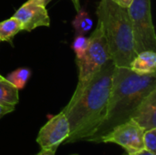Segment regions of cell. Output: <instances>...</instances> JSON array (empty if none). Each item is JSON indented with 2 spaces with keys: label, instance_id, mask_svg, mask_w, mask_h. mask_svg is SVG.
Wrapping results in <instances>:
<instances>
[{
  "label": "cell",
  "instance_id": "cell-1",
  "mask_svg": "<svg viewBox=\"0 0 156 155\" xmlns=\"http://www.w3.org/2000/svg\"><path fill=\"white\" fill-rule=\"evenodd\" d=\"M115 65L109 59L93 77L82 93L62 110L69 124V135L64 143L86 141L103 122L108 109L112 77Z\"/></svg>",
  "mask_w": 156,
  "mask_h": 155
},
{
  "label": "cell",
  "instance_id": "cell-2",
  "mask_svg": "<svg viewBox=\"0 0 156 155\" xmlns=\"http://www.w3.org/2000/svg\"><path fill=\"white\" fill-rule=\"evenodd\" d=\"M156 89V75H141L130 68H114L106 116L94 133L86 141L100 143L115 126L128 121L137 105Z\"/></svg>",
  "mask_w": 156,
  "mask_h": 155
},
{
  "label": "cell",
  "instance_id": "cell-3",
  "mask_svg": "<svg viewBox=\"0 0 156 155\" xmlns=\"http://www.w3.org/2000/svg\"><path fill=\"white\" fill-rule=\"evenodd\" d=\"M97 16L107 40L111 59L116 67L129 68L136 53L127 8L112 0H101Z\"/></svg>",
  "mask_w": 156,
  "mask_h": 155
},
{
  "label": "cell",
  "instance_id": "cell-4",
  "mask_svg": "<svg viewBox=\"0 0 156 155\" xmlns=\"http://www.w3.org/2000/svg\"><path fill=\"white\" fill-rule=\"evenodd\" d=\"M111 59L109 48L101 25L98 22L96 28L89 37V45L80 58H76L79 69V81L76 90L69 100L74 101L88 86L93 77Z\"/></svg>",
  "mask_w": 156,
  "mask_h": 155
},
{
  "label": "cell",
  "instance_id": "cell-5",
  "mask_svg": "<svg viewBox=\"0 0 156 155\" xmlns=\"http://www.w3.org/2000/svg\"><path fill=\"white\" fill-rule=\"evenodd\" d=\"M130 16L134 50L156 51V35L151 13V0H133L127 8Z\"/></svg>",
  "mask_w": 156,
  "mask_h": 155
},
{
  "label": "cell",
  "instance_id": "cell-6",
  "mask_svg": "<svg viewBox=\"0 0 156 155\" xmlns=\"http://www.w3.org/2000/svg\"><path fill=\"white\" fill-rule=\"evenodd\" d=\"M144 130L134 121L129 119L115 126L111 132L104 135L100 143H114L125 150V153L135 154L144 151Z\"/></svg>",
  "mask_w": 156,
  "mask_h": 155
},
{
  "label": "cell",
  "instance_id": "cell-7",
  "mask_svg": "<svg viewBox=\"0 0 156 155\" xmlns=\"http://www.w3.org/2000/svg\"><path fill=\"white\" fill-rule=\"evenodd\" d=\"M69 135V124L64 112L53 116L39 130L37 143L41 150L57 151Z\"/></svg>",
  "mask_w": 156,
  "mask_h": 155
},
{
  "label": "cell",
  "instance_id": "cell-8",
  "mask_svg": "<svg viewBox=\"0 0 156 155\" xmlns=\"http://www.w3.org/2000/svg\"><path fill=\"white\" fill-rule=\"evenodd\" d=\"M20 21L22 29L27 32L38 26H49L50 18L42 0H27L13 16Z\"/></svg>",
  "mask_w": 156,
  "mask_h": 155
},
{
  "label": "cell",
  "instance_id": "cell-9",
  "mask_svg": "<svg viewBox=\"0 0 156 155\" xmlns=\"http://www.w3.org/2000/svg\"><path fill=\"white\" fill-rule=\"evenodd\" d=\"M130 119L144 131L156 128V89L145 96L137 105Z\"/></svg>",
  "mask_w": 156,
  "mask_h": 155
},
{
  "label": "cell",
  "instance_id": "cell-10",
  "mask_svg": "<svg viewBox=\"0 0 156 155\" xmlns=\"http://www.w3.org/2000/svg\"><path fill=\"white\" fill-rule=\"evenodd\" d=\"M129 68L141 75L155 74L156 51L146 50L138 53L131 61Z\"/></svg>",
  "mask_w": 156,
  "mask_h": 155
},
{
  "label": "cell",
  "instance_id": "cell-11",
  "mask_svg": "<svg viewBox=\"0 0 156 155\" xmlns=\"http://www.w3.org/2000/svg\"><path fill=\"white\" fill-rule=\"evenodd\" d=\"M22 25L19 20L12 16L0 22V41H7L12 44L14 37L22 31Z\"/></svg>",
  "mask_w": 156,
  "mask_h": 155
},
{
  "label": "cell",
  "instance_id": "cell-12",
  "mask_svg": "<svg viewBox=\"0 0 156 155\" xmlns=\"http://www.w3.org/2000/svg\"><path fill=\"white\" fill-rule=\"evenodd\" d=\"M18 101V90L6 79L0 80V103L16 106Z\"/></svg>",
  "mask_w": 156,
  "mask_h": 155
},
{
  "label": "cell",
  "instance_id": "cell-13",
  "mask_svg": "<svg viewBox=\"0 0 156 155\" xmlns=\"http://www.w3.org/2000/svg\"><path fill=\"white\" fill-rule=\"evenodd\" d=\"M30 76H31V70L29 69L19 68L10 72L6 76L5 79L19 90L25 88Z\"/></svg>",
  "mask_w": 156,
  "mask_h": 155
},
{
  "label": "cell",
  "instance_id": "cell-14",
  "mask_svg": "<svg viewBox=\"0 0 156 155\" xmlns=\"http://www.w3.org/2000/svg\"><path fill=\"white\" fill-rule=\"evenodd\" d=\"M72 26L76 30V35H84L91 30L93 20L85 10H80L72 21Z\"/></svg>",
  "mask_w": 156,
  "mask_h": 155
},
{
  "label": "cell",
  "instance_id": "cell-15",
  "mask_svg": "<svg viewBox=\"0 0 156 155\" xmlns=\"http://www.w3.org/2000/svg\"><path fill=\"white\" fill-rule=\"evenodd\" d=\"M144 151L156 154V128H153L144 132Z\"/></svg>",
  "mask_w": 156,
  "mask_h": 155
},
{
  "label": "cell",
  "instance_id": "cell-16",
  "mask_svg": "<svg viewBox=\"0 0 156 155\" xmlns=\"http://www.w3.org/2000/svg\"><path fill=\"white\" fill-rule=\"evenodd\" d=\"M89 45V37L84 35H76L72 43V48L76 54V58H80L86 51Z\"/></svg>",
  "mask_w": 156,
  "mask_h": 155
},
{
  "label": "cell",
  "instance_id": "cell-17",
  "mask_svg": "<svg viewBox=\"0 0 156 155\" xmlns=\"http://www.w3.org/2000/svg\"><path fill=\"white\" fill-rule=\"evenodd\" d=\"M15 111V106H11V105H5V104H2L0 103V118H2L3 116L12 112Z\"/></svg>",
  "mask_w": 156,
  "mask_h": 155
},
{
  "label": "cell",
  "instance_id": "cell-18",
  "mask_svg": "<svg viewBox=\"0 0 156 155\" xmlns=\"http://www.w3.org/2000/svg\"><path fill=\"white\" fill-rule=\"evenodd\" d=\"M112 1H113L114 3H116L117 5H119L124 7V8H128L133 0H112Z\"/></svg>",
  "mask_w": 156,
  "mask_h": 155
},
{
  "label": "cell",
  "instance_id": "cell-19",
  "mask_svg": "<svg viewBox=\"0 0 156 155\" xmlns=\"http://www.w3.org/2000/svg\"><path fill=\"white\" fill-rule=\"evenodd\" d=\"M56 152L51 151V150H41L36 155H55Z\"/></svg>",
  "mask_w": 156,
  "mask_h": 155
},
{
  "label": "cell",
  "instance_id": "cell-20",
  "mask_svg": "<svg viewBox=\"0 0 156 155\" xmlns=\"http://www.w3.org/2000/svg\"><path fill=\"white\" fill-rule=\"evenodd\" d=\"M71 1H72V3H73V5H74V6H75L76 10H77V12H79V11L80 10V0H71Z\"/></svg>",
  "mask_w": 156,
  "mask_h": 155
},
{
  "label": "cell",
  "instance_id": "cell-21",
  "mask_svg": "<svg viewBox=\"0 0 156 155\" xmlns=\"http://www.w3.org/2000/svg\"><path fill=\"white\" fill-rule=\"evenodd\" d=\"M124 155H129V154L125 153ZM133 155H156V154L151 153H148V152H146V151H143V152H141V153H135V154H133Z\"/></svg>",
  "mask_w": 156,
  "mask_h": 155
},
{
  "label": "cell",
  "instance_id": "cell-22",
  "mask_svg": "<svg viewBox=\"0 0 156 155\" xmlns=\"http://www.w3.org/2000/svg\"><path fill=\"white\" fill-rule=\"evenodd\" d=\"M42 1H43L44 5H48V3H49L51 0H42Z\"/></svg>",
  "mask_w": 156,
  "mask_h": 155
},
{
  "label": "cell",
  "instance_id": "cell-23",
  "mask_svg": "<svg viewBox=\"0 0 156 155\" xmlns=\"http://www.w3.org/2000/svg\"><path fill=\"white\" fill-rule=\"evenodd\" d=\"M4 79H5V77H3V76L0 74V80H4Z\"/></svg>",
  "mask_w": 156,
  "mask_h": 155
},
{
  "label": "cell",
  "instance_id": "cell-24",
  "mask_svg": "<svg viewBox=\"0 0 156 155\" xmlns=\"http://www.w3.org/2000/svg\"><path fill=\"white\" fill-rule=\"evenodd\" d=\"M71 155H78V154H71Z\"/></svg>",
  "mask_w": 156,
  "mask_h": 155
},
{
  "label": "cell",
  "instance_id": "cell-25",
  "mask_svg": "<svg viewBox=\"0 0 156 155\" xmlns=\"http://www.w3.org/2000/svg\"><path fill=\"white\" fill-rule=\"evenodd\" d=\"M0 42H1V41H0Z\"/></svg>",
  "mask_w": 156,
  "mask_h": 155
}]
</instances>
